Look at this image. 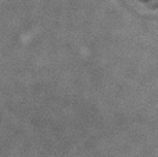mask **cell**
<instances>
[{"mask_svg":"<svg viewBox=\"0 0 158 157\" xmlns=\"http://www.w3.org/2000/svg\"><path fill=\"white\" fill-rule=\"evenodd\" d=\"M142 4L147 6V7H153V8H158V0H139Z\"/></svg>","mask_w":158,"mask_h":157,"instance_id":"cell-1","label":"cell"}]
</instances>
